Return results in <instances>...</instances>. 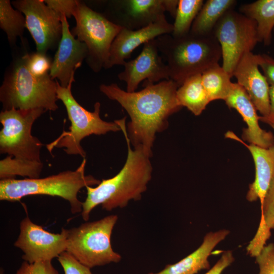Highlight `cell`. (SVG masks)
<instances>
[{
    "label": "cell",
    "instance_id": "8",
    "mask_svg": "<svg viewBox=\"0 0 274 274\" xmlns=\"http://www.w3.org/2000/svg\"><path fill=\"white\" fill-rule=\"evenodd\" d=\"M73 17L76 25L72 35L85 43L88 49L86 61L94 72L106 68L111 47L122 27L79 1Z\"/></svg>",
    "mask_w": 274,
    "mask_h": 274
},
{
    "label": "cell",
    "instance_id": "34",
    "mask_svg": "<svg viewBox=\"0 0 274 274\" xmlns=\"http://www.w3.org/2000/svg\"><path fill=\"white\" fill-rule=\"evenodd\" d=\"M259 66L270 86L274 85V58L265 54H257Z\"/></svg>",
    "mask_w": 274,
    "mask_h": 274
},
{
    "label": "cell",
    "instance_id": "5",
    "mask_svg": "<svg viewBox=\"0 0 274 274\" xmlns=\"http://www.w3.org/2000/svg\"><path fill=\"white\" fill-rule=\"evenodd\" d=\"M57 88V80L49 73L37 77L29 72L24 54L6 72L0 87V101L3 110L42 108L55 111L58 108Z\"/></svg>",
    "mask_w": 274,
    "mask_h": 274
},
{
    "label": "cell",
    "instance_id": "2",
    "mask_svg": "<svg viewBox=\"0 0 274 274\" xmlns=\"http://www.w3.org/2000/svg\"><path fill=\"white\" fill-rule=\"evenodd\" d=\"M126 117L115 122L124 135L127 146L126 162L114 177L103 179L95 187L87 186V197L82 202L81 215L85 221L99 204L107 211L125 207L131 200H139L152 178L151 158L141 148L132 149L126 132Z\"/></svg>",
    "mask_w": 274,
    "mask_h": 274
},
{
    "label": "cell",
    "instance_id": "37",
    "mask_svg": "<svg viewBox=\"0 0 274 274\" xmlns=\"http://www.w3.org/2000/svg\"><path fill=\"white\" fill-rule=\"evenodd\" d=\"M274 129V122H271L267 123Z\"/></svg>",
    "mask_w": 274,
    "mask_h": 274
},
{
    "label": "cell",
    "instance_id": "11",
    "mask_svg": "<svg viewBox=\"0 0 274 274\" xmlns=\"http://www.w3.org/2000/svg\"><path fill=\"white\" fill-rule=\"evenodd\" d=\"M11 3L24 15L26 28L35 42L37 52L46 53L58 46L62 32L59 14L44 0H17Z\"/></svg>",
    "mask_w": 274,
    "mask_h": 274
},
{
    "label": "cell",
    "instance_id": "7",
    "mask_svg": "<svg viewBox=\"0 0 274 274\" xmlns=\"http://www.w3.org/2000/svg\"><path fill=\"white\" fill-rule=\"evenodd\" d=\"M117 220V215H111L67 229L66 252L90 268L119 262L121 256L113 250L111 244Z\"/></svg>",
    "mask_w": 274,
    "mask_h": 274
},
{
    "label": "cell",
    "instance_id": "16",
    "mask_svg": "<svg viewBox=\"0 0 274 274\" xmlns=\"http://www.w3.org/2000/svg\"><path fill=\"white\" fill-rule=\"evenodd\" d=\"M173 30V24L167 21L165 15L155 22L139 29L122 28L112 43L106 69L115 65H123L136 48L161 35L172 33Z\"/></svg>",
    "mask_w": 274,
    "mask_h": 274
},
{
    "label": "cell",
    "instance_id": "30",
    "mask_svg": "<svg viewBox=\"0 0 274 274\" xmlns=\"http://www.w3.org/2000/svg\"><path fill=\"white\" fill-rule=\"evenodd\" d=\"M15 274H59L51 260L30 263L24 261Z\"/></svg>",
    "mask_w": 274,
    "mask_h": 274
},
{
    "label": "cell",
    "instance_id": "12",
    "mask_svg": "<svg viewBox=\"0 0 274 274\" xmlns=\"http://www.w3.org/2000/svg\"><path fill=\"white\" fill-rule=\"evenodd\" d=\"M67 229L53 233L31 221L28 216L20 224V233L14 244L23 252L24 261L32 263L58 258L67 247Z\"/></svg>",
    "mask_w": 274,
    "mask_h": 274
},
{
    "label": "cell",
    "instance_id": "28",
    "mask_svg": "<svg viewBox=\"0 0 274 274\" xmlns=\"http://www.w3.org/2000/svg\"><path fill=\"white\" fill-rule=\"evenodd\" d=\"M25 55L27 68L33 76L41 77L49 74L52 61L46 53L37 51Z\"/></svg>",
    "mask_w": 274,
    "mask_h": 274
},
{
    "label": "cell",
    "instance_id": "26",
    "mask_svg": "<svg viewBox=\"0 0 274 274\" xmlns=\"http://www.w3.org/2000/svg\"><path fill=\"white\" fill-rule=\"evenodd\" d=\"M9 0L0 1V27L6 33L11 44L15 43L18 37L23 35L26 28L24 15L14 9Z\"/></svg>",
    "mask_w": 274,
    "mask_h": 274
},
{
    "label": "cell",
    "instance_id": "31",
    "mask_svg": "<svg viewBox=\"0 0 274 274\" xmlns=\"http://www.w3.org/2000/svg\"><path fill=\"white\" fill-rule=\"evenodd\" d=\"M259 266L258 274H274V244L265 245L255 257Z\"/></svg>",
    "mask_w": 274,
    "mask_h": 274
},
{
    "label": "cell",
    "instance_id": "24",
    "mask_svg": "<svg viewBox=\"0 0 274 274\" xmlns=\"http://www.w3.org/2000/svg\"><path fill=\"white\" fill-rule=\"evenodd\" d=\"M231 77L219 63L201 74L202 83L211 101L226 99L233 87Z\"/></svg>",
    "mask_w": 274,
    "mask_h": 274
},
{
    "label": "cell",
    "instance_id": "38",
    "mask_svg": "<svg viewBox=\"0 0 274 274\" xmlns=\"http://www.w3.org/2000/svg\"><path fill=\"white\" fill-rule=\"evenodd\" d=\"M273 32H274V28H273Z\"/></svg>",
    "mask_w": 274,
    "mask_h": 274
},
{
    "label": "cell",
    "instance_id": "19",
    "mask_svg": "<svg viewBox=\"0 0 274 274\" xmlns=\"http://www.w3.org/2000/svg\"><path fill=\"white\" fill-rule=\"evenodd\" d=\"M225 136L241 143L252 154L255 166V176L254 181L249 185L246 198L250 202L259 199L261 204L274 176V145L268 148L248 145L232 131L227 132Z\"/></svg>",
    "mask_w": 274,
    "mask_h": 274
},
{
    "label": "cell",
    "instance_id": "33",
    "mask_svg": "<svg viewBox=\"0 0 274 274\" xmlns=\"http://www.w3.org/2000/svg\"><path fill=\"white\" fill-rule=\"evenodd\" d=\"M45 3L60 16L67 18L73 17L79 1L77 0H45Z\"/></svg>",
    "mask_w": 274,
    "mask_h": 274
},
{
    "label": "cell",
    "instance_id": "36",
    "mask_svg": "<svg viewBox=\"0 0 274 274\" xmlns=\"http://www.w3.org/2000/svg\"><path fill=\"white\" fill-rule=\"evenodd\" d=\"M269 102H270V112L267 116H259V120L268 123L274 122V85L269 86Z\"/></svg>",
    "mask_w": 274,
    "mask_h": 274
},
{
    "label": "cell",
    "instance_id": "21",
    "mask_svg": "<svg viewBox=\"0 0 274 274\" xmlns=\"http://www.w3.org/2000/svg\"><path fill=\"white\" fill-rule=\"evenodd\" d=\"M239 11L256 22L260 42L269 45L274 28V0H258L244 4Z\"/></svg>",
    "mask_w": 274,
    "mask_h": 274
},
{
    "label": "cell",
    "instance_id": "3",
    "mask_svg": "<svg viewBox=\"0 0 274 274\" xmlns=\"http://www.w3.org/2000/svg\"><path fill=\"white\" fill-rule=\"evenodd\" d=\"M156 41L166 62L169 79L179 87L188 78L218 64L222 57L220 45L213 33L200 36L189 32L179 38L164 34Z\"/></svg>",
    "mask_w": 274,
    "mask_h": 274
},
{
    "label": "cell",
    "instance_id": "4",
    "mask_svg": "<svg viewBox=\"0 0 274 274\" xmlns=\"http://www.w3.org/2000/svg\"><path fill=\"white\" fill-rule=\"evenodd\" d=\"M86 163L84 158L75 170H66L43 178L1 180L0 200L14 202L32 195L58 196L68 201L73 214L82 212L79 192L84 187L100 183L93 176L85 175Z\"/></svg>",
    "mask_w": 274,
    "mask_h": 274
},
{
    "label": "cell",
    "instance_id": "29",
    "mask_svg": "<svg viewBox=\"0 0 274 274\" xmlns=\"http://www.w3.org/2000/svg\"><path fill=\"white\" fill-rule=\"evenodd\" d=\"M259 226L267 229H274V176L261 204Z\"/></svg>",
    "mask_w": 274,
    "mask_h": 274
},
{
    "label": "cell",
    "instance_id": "32",
    "mask_svg": "<svg viewBox=\"0 0 274 274\" xmlns=\"http://www.w3.org/2000/svg\"><path fill=\"white\" fill-rule=\"evenodd\" d=\"M57 258L64 274H92L91 268L81 263L66 251Z\"/></svg>",
    "mask_w": 274,
    "mask_h": 274
},
{
    "label": "cell",
    "instance_id": "13",
    "mask_svg": "<svg viewBox=\"0 0 274 274\" xmlns=\"http://www.w3.org/2000/svg\"><path fill=\"white\" fill-rule=\"evenodd\" d=\"M179 0H115L109 2V19L127 29L154 23L168 12L175 17Z\"/></svg>",
    "mask_w": 274,
    "mask_h": 274
},
{
    "label": "cell",
    "instance_id": "14",
    "mask_svg": "<svg viewBox=\"0 0 274 274\" xmlns=\"http://www.w3.org/2000/svg\"><path fill=\"white\" fill-rule=\"evenodd\" d=\"M124 70L118 75L126 83V91L134 92L143 80L154 83L170 80L168 67L161 56L156 39L145 43L140 54L134 59L125 61Z\"/></svg>",
    "mask_w": 274,
    "mask_h": 274
},
{
    "label": "cell",
    "instance_id": "15",
    "mask_svg": "<svg viewBox=\"0 0 274 274\" xmlns=\"http://www.w3.org/2000/svg\"><path fill=\"white\" fill-rule=\"evenodd\" d=\"M62 36L52 62L49 75L59 81L60 85L66 87L75 71L82 65L88 55L87 47L72 35L67 18L61 16Z\"/></svg>",
    "mask_w": 274,
    "mask_h": 274
},
{
    "label": "cell",
    "instance_id": "27",
    "mask_svg": "<svg viewBox=\"0 0 274 274\" xmlns=\"http://www.w3.org/2000/svg\"><path fill=\"white\" fill-rule=\"evenodd\" d=\"M204 3L203 0H179L172 36L179 38L188 34Z\"/></svg>",
    "mask_w": 274,
    "mask_h": 274
},
{
    "label": "cell",
    "instance_id": "18",
    "mask_svg": "<svg viewBox=\"0 0 274 274\" xmlns=\"http://www.w3.org/2000/svg\"><path fill=\"white\" fill-rule=\"evenodd\" d=\"M224 101L229 108L235 109L246 123L247 127L243 129L242 134L244 141L264 148L274 145L273 135L260 127L257 110L241 86L233 83L231 91Z\"/></svg>",
    "mask_w": 274,
    "mask_h": 274
},
{
    "label": "cell",
    "instance_id": "10",
    "mask_svg": "<svg viewBox=\"0 0 274 274\" xmlns=\"http://www.w3.org/2000/svg\"><path fill=\"white\" fill-rule=\"evenodd\" d=\"M213 34L221 49L222 67L231 76L238 62L260 42L256 22L231 9L217 22Z\"/></svg>",
    "mask_w": 274,
    "mask_h": 274
},
{
    "label": "cell",
    "instance_id": "1",
    "mask_svg": "<svg viewBox=\"0 0 274 274\" xmlns=\"http://www.w3.org/2000/svg\"><path fill=\"white\" fill-rule=\"evenodd\" d=\"M179 87L170 79L156 84L146 82L142 90L132 92L122 90L116 83L101 84L99 90L129 115L126 132L133 148L142 149L151 157L156 133L166 129L169 117L182 108L176 96Z\"/></svg>",
    "mask_w": 274,
    "mask_h": 274
},
{
    "label": "cell",
    "instance_id": "22",
    "mask_svg": "<svg viewBox=\"0 0 274 274\" xmlns=\"http://www.w3.org/2000/svg\"><path fill=\"white\" fill-rule=\"evenodd\" d=\"M237 2L234 0H208L192 25L190 32L200 36L213 33L217 22L228 11L233 9Z\"/></svg>",
    "mask_w": 274,
    "mask_h": 274
},
{
    "label": "cell",
    "instance_id": "20",
    "mask_svg": "<svg viewBox=\"0 0 274 274\" xmlns=\"http://www.w3.org/2000/svg\"><path fill=\"white\" fill-rule=\"evenodd\" d=\"M229 233V230L225 229L208 232L200 246L190 254L177 263L166 265L157 273L149 274H196L200 270L209 269V256L215 247Z\"/></svg>",
    "mask_w": 274,
    "mask_h": 274
},
{
    "label": "cell",
    "instance_id": "23",
    "mask_svg": "<svg viewBox=\"0 0 274 274\" xmlns=\"http://www.w3.org/2000/svg\"><path fill=\"white\" fill-rule=\"evenodd\" d=\"M176 96L179 105L195 116L200 115L211 102L202 83L201 74L186 79L178 88Z\"/></svg>",
    "mask_w": 274,
    "mask_h": 274
},
{
    "label": "cell",
    "instance_id": "35",
    "mask_svg": "<svg viewBox=\"0 0 274 274\" xmlns=\"http://www.w3.org/2000/svg\"><path fill=\"white\" fill-rule=\"evenodd\" d=\"M234 261L232 252L230 250L225 251L215 264L204 274H221Z\"/></svg>",
    "mask_w": 274,
    "mask_h": 274
},
{
    "label": "cell",
    "instance_id": "9",
    "mask_svg": "<svg viewBox=\"0 0 274 274\" xmlns=\"http://www.w3.org/2000/svg\"><path fill=\"white\" fill-rule=\"evenodd\" d=\"M47 111L42 108L3 110L0 122V153L18 159L41 162L43 144L31 134L33 123Z\"/></svg>",
    "mask_w": 274,
    "mask_h": 274
},
{
    "label": "cell",
    "instance_id": "17",
    "mask_svg": "<svg viewBox=\"0 0 274 274\" xmlns=\"http://www.w3.org/2000/svg\"><path fill=\"white\" fill-rule=\"evenodd\" d=\"M233 76L245 90L262 116H268L270 112V85L259 71L257 54L252 52L246 53L236 66Z\"/></svg>",
    "mask_w": 274,
    "mask_h": 274
},
{
    "label": "cell",
    "instance_id": "6",
    "mask_svg": "<svg viewBox=\"0 0 274 274\" xmlns=\"http://www.w3.org/2000/svg\"><path fill=\"white\" fill-rule=\"evenodd\" d=\"M74 75L66 87H62L57 80V97L65 107L71 122L69 130L63 131L56 140L47 145L49 152L54 148H64L69 155H80L85 158L86 152L81 145V141L91 134L101 135L107 132L121 130L115 122H107L100 117V104L96 102L94 111L90 112L81 106L72 92V86L75 81Z\"/></svg>",
    "mask_w": 274,
    "mask_h": 274
},
{
    "label": "cell",
    "instance_id": "25",
    "mask_svg": "<svg viewBox=\"0 0 274 274\" xmlns=\"http://www.w3.org/2000/svg\"><path fill=\"white\" fill-rule=\"evenodd\" d=\"M43 167L42 161L23 160L9 155L0 161V178L15 179L17 176L29 179L39 178Z\"/></svg>",
    "mask_w": 274,
    "mask_h": 274
}]
</instances>
